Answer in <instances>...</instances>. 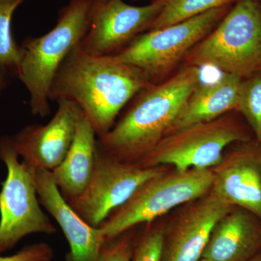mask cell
<instances>
[{
    "mask_svg": "<svg viewBox=\"0 0 261 261\" xmlns=\"http://www.w3.org/2000/svg\"><path fill=\"white\" fill-rule=\"evenodd\" d=\"M163 6L164 0H154L142 7L123 0L94 1L88 30L80 47L92 56H114L141 33L148 31Z\"/></svg>",
    "mask_w": 261,
    "mask_h": 261,
    "instance_id": "cell-10",
    "label": "cell"
},
{
    "mask_svg": "<svg viewBox=\"0 0 261 261\" xmlns=\"http://www.w3.org/2000/svg\"><path fill=\"white\" fill-rule=\"evenodd\" d=\"M135 237V228H132L118 238L106 241L99 261H130Z\"/></svg>",
    "mask_w": 261,
    "mask_h": 261,
    "instance_id": "cell-22",
    "label": "cell"
},
{
    "mask_svg": "<svg viewBox=\"0 0 261 261\" xmlns=\"http://www.w3.org/2000/svg\"><path fill=\"white\" fill-rule=\"evenodd\" d=\"M152 84L142 70L118 57L92 56L80 44L57 72L49 100L76 103L99 137L114 126L121 110Z\"/></svg>",
    "mask_w": 261,
    "mask_h": 261,
    "instance_id": "cell-1",
    "label": "cell"
},
{
    "mask_svg": "<svg viewBox=\"0 0 261 261\" xmlns=\"http://www.w3.org/2000/svg\"><path fill=\"white\" fill-rule=\"evenodd\" d=\"M0 160L8 170L0 191V254H3L29 234H53L56 228L41 208L34 170L19 161L9 136L0 137Z\"/></svg>",
    "mask_w": 261,
    "mask_h": 261,
    "instance_id": "cell-8",
    "label": "cell"
},
{
    "mask_svg": "<svg viewBox=\"0 0 261 261\" xmlns=\"http://www.w3.org/2000/svg\"><path fill=\"white\" fill-rule=\"evenodd\" d=\"M106 0H95L96 3H103V2H106Z\"/></svg>",
    "mask_w": 261,
    "mask_h": 261,
    "instance_id": "cell-25",
    "label": "cell"
},
{
    "mask_svg": "<svg viewBox=\"0 0 261 261\" xmlns=\"http://www.w3.org/2000/svg\"><path fill=\"white\" fill-rule=\"evenodd\" d=\"M200 80V68L185 66L144 89L112 128L97 137L98 148L120 162H138L169 133Z\"/></svg>",
    "mask_w": 261,
    "mask_h": 261,
    "instance_id": "cell-2",
    "label": "cell"
},
{
    "mask_svg": "<svg viewBox=\"0 0 261 261\" xmlns=\"http://www.w3.org/2000/svg\"><path fill=\"white\" fill-rule=\"evenodd\" d=\"M230 9L231 5L215 8L180 23L140 34L114 56L142 70L155 84L185 59Z\"/></svg>",
    "mask_w": 261,
    "mask_h": 261,
    "instance_id": "cell-7",
    "label": "cell"
},
{
    "mask_svg": "<svg viewBox=\"0 0 261 261\" xmlns=\"http://www.w3.org/2000/svg\"><path fill=\"white\" fill-rule=\"evenodd\" d=\"M25 0H0V95L12 79L18 78L20 46L12 34L13 13Z\"/></svg>",
    "mask_w": 261,
    "mask_h": 261,
    "instance_id": "cell-18",
    "label": "cell"
},
{
    "mask_svg": "<svg viewBox=\"0 0 261 261\" xmlns=\"http://www.w3.org/2000/svg\"><path fill=\"white\" fill-rule=\"evenodd\" d=\"M145 224L140 234L135 235L130 261H161L164 226L153 221Z\"/></svg>",
    "mask_w": 261,
    "mask_h": 261,
    "instance_id": "cell-21",
    "label": "cell"
},
{
    "mask_svg": "<svg viewBox=\"0 0 261 261\" xmlns=\"http://www.w3.org/2000/svg\"><path fill=\"white\" fill-rule=\"evenodd\" d=\"M94 1L70 0L54 28L41 37L27 38L20 45L18 78L29 92L34 116L44 118L50 113L51 83L66 57L87 34Z\"/></svg>",
    "mask_w": 261,
    "mask_h": 261,
    "instance_id": "cell-3",
    "label": "cell"
},
{
    "mask_svg": "<svg viewBox=\"0 0 261 261\" xmlns=\"http://www.w3.org/2000/svg\"><path fill=\"white\" fill-rule=\"evenodd\" d=\"M260 2H261V0H260Z\"/></svg>",
    "mask_w": 261,
    "mask_h": 261,
    "instance_id": "cell-28",
    "label": "cell"
},
{
    "mask_svg": "<svg viewBox=\"0 0 261 261\" xmlns=\"http://www.w3.org/2000/svg\"><path fill=\"white\" fill-rule=\"evenodd\" d=\"M211 191L181 205L163 228L161 261H199L215 225L233 208Z\"/></svg>",
    "mask_w": 261,
    "mask_h": 261,
    "instance_id": "cell-11",
    "label": "cell"
},
{
    "mask_svg": "<svg viewBox=\"0 0 261 261\" xmlns=\"http://www.w3.org/2000/svg\"><path fill=\"white\" fill-rule=\"evenodd\" d=\"M247 261H261V251Z\"/></svg>",
    "mask_w": 261,
    "mask_h": 261,
    "instance_id": "cell-24",
    "label": "cell"
},
{
    "mask_svg": "<svg viewBox=\"0 0 261 261\" xmlns=\"http://www.w3.org/2000/svg\"><path fill=\"white\" fill-rule=\"evenodd\" d=\"M226 114L168 134L136 163L143 168L171 166L178 171L214 168L228 145L249 140L243 128Z\"/></svg>",
    "mask_w": 261,
    "mask_h": 261,
    "instance_id": "cell-6",
    "label": "cell"
},
{
    "mask_svg": "<svg viewBox=\"0 0 261 261\" xmlns=\"http://www.w3.org/2000/svg\"><path fill=\"white\" fill-rule=\"evenodd\" d=\"M184 61L185 66L214 67L243 80L260 73V0H238Z\"/></svg>",
    "mask_w": 261,
    "mask_h": 261,
    "instance_id": "cell-4",
    "label": "cell"
},
{
    "mask_svg": "<svg viewBox=\"0 0 261 261\" xmlns=\"http://www.w3.org/2000/svg\"><path fill=\"white\" fill-rule=\"evenodd\" d=\"M213 179L212 169H168L142 184L123 205L110 214L99 229L106 241L113 240L208 193Z\"/></svg>",
    "mask_w": 261,
    "mask_h": 261,
    "instance_id": "cell-5",
    "label": "cell"
},
{
    "mask_svg": "<svg viewBox=\"0 0 261 261\" xmlns=\"http://www.w3.org/2000/svg\"><path fill=\"white\" fill-rule=\"evenodd\" d=\"M133 1H139V0H133Z\"/></svg>",
    "mask_w": 261,
    "mask_h": 261,
    "instance_id": "cell-27",
    "label": "cell"
},
{
    "mask_svg": "<svg viewBox=\"0 0 261 261\" xmlns=\"http://www.w3.org/2000/svg\"><path fill=\"white\" fill-rule=\"evenodd\" d=\"M242 80L238 75L223 73L214 83L197 86L168 134L195 123L212 121L236 110Z\"/></svg>",
    "mask_w": 261,
    "mask_h": 261,
    "instance_id": "cell-17",
    "label": "cell"
},
{
    "mask_svg": "<svg viewBox=\"0 0 261 261\" xmlns=\"http://www.w3.org/2000/svg\"><path fill=\"white\" fill-rule=\"evenodd\" d=\"M168 170L166 166L143 168L137 163L120 162L97 147L95 168L88 186L68 202L87 224L99 227L142 184Z\"/></svg>",
    "mask_w": 261,
    "mask_h": 261,
    "instance_id": "cell-9",
    "label": "cell"
},
{
    "mask_svg": "<svg viewBox=\"0 0 261 261\" xmlns=\"http://www.w3.org/2000/svg\"><path fill=\"white\" fill-rule=\"evenodd\" d=\"M260 251L261 219L234 207L215 225L202 258L247 261Z\"/></svg>",
    "mask_w": 261,
    "mask_h": 261,
    "instance_id": "cell-15",
    "label": "cell"
},
{
    "mask_svg": "<svg viewBox=\"0 0 261 261\" xmlns=\"http://www.w3.org/2000/svg\"><path fill=\"white\" fill-rule=\"evenodd\" d=\"M238 0H164V6L149 31L180 23L209 10L231 5Z\"/></svg>",
    "mask_w": 261,
    "mask_h": 261,
    "instance_id": "cell-19",
    "label": "cell"
},
{
    "mask_svg": "<svg viewBox=\"0 0 261 261\" xmlns=\"http://www.w3.org/2000/svg\"><path fill=\"white\" fill-rule=\"evenodd\" d=\"M241 144L224 152L219 164L211 168L210 191L228 205L261 219V145L249 140Z\"/></svg>",
    "mask_w": 261,
    "mask_h": 261,
    "instance_id": "cell-13",
    "label": "cell"
},
{
    "mask_svg": "<svg viewBox=\"0 0 261 261\" xmlns=\"http://www.w3.org/2000/svg\"><path fill=\"white\" fill-rule=\"evenodd\" d=\"M53 256L54 252L50 245L39 243L27 245L16 253L8 256L0 254V261H51Z\"/></svg>",
    "mask_w": 261,
    "mask_h": 261,
    "instance_id": "cell-23",
    "label": "cell"
},
{
    "mask_svg": "<svg viewBox=\"0 0 261 261\" xmlns=\"http://www.w3.org/2000/svg\"><path fill=\"white\" fill-rule=\"evenodd\" d=\"M261 145V72L242 80L238 106Z\"/></svg>",
    "mask_w": 261,
    "mask_h": 261,
    "instance_id": "cell-20",
    "label": "cell"
},
{
    "mask_svg": "<svg viewBox=\"0 0 261 261\" xmlns=\"http://www.w3.org/2000/svg\"><path fill=\"white\" fill-rule=\"evenodd\" d=\"M97 136L84 113L64 160L53 171V178L67 201L78 197L91 181L95 168Z\"/></svg>",
    "mask_w": 261,
    "mask_h": 261,
    "instance_id": "cell-16",
    "label": "cell"
},
{
    "mask_svg": "<svg viewBox=\"0 0 261 261\" xmlns=\"http://www.w3.org/2000/svg\"><path fill=\"white\" fill-rule=\"evenodd\" d=\"M34 178L41 205L56 220L69 244L66 261H99L106 242L99 228L87 224L70 207L51 171L39 168Z\"/></svg>",
    "mask_w": 261,
    "mask_h": 261,
    "instance_id": "cell-14",
    "label": "cell"
},
{
    "mask_svg": "<svg viewBox=\"0 0 261 261\" xmlns=\"http://www.w3.org/2000/svg\"><path fill=\"white\" fill-rule=\"evenodd\" d=\"M199 261H209L208 260H206V259L201 258Z\"/></svg>",
    "mask_w": 261,
    "mask_h": 261,
    "instance_id": "cell-26",
    "label": "cell"
},
{
    "mask_svg": "<svg viewBox=\"0 0 261 261\" xmlns=\"http://www.w3.org/2000/svg\"><path fill=\"white\" fill-rule=\"evenodd\" d=\"M54 116L46 125L32 124L9 136L11 145L23 162L33 170L53 171L64 160L73 143L83 112L68 99H59Z\"/></svg>",
    "mask_w": 261,
    "mask_h": 261,
    "instance_id": "cell-12",
    "label": "cell"
}]
</instances>
